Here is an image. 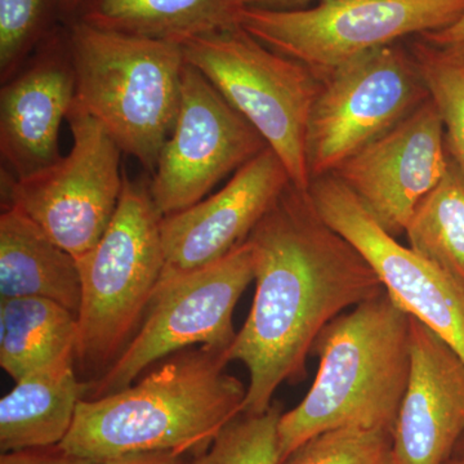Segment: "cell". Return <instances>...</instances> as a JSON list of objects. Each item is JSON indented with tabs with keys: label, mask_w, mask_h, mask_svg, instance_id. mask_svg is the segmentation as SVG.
<instances>
[{
	"label": "cell",
	"mask_w": 464,
	"mask_h": 464,
	"mask_svg": "<svg viewBox=\"0 0 464 464\" xmlns=\"http://www.w3.org/2000/svg\"><path fill=\"white\" fill-rule=\"evenodd\" d=\"M413 39L409 50L441 116L449 155L464 170V63Z\"/></svg>",
	"instance_id": "7402d4cb"
},
{
	"label": "cell",
	"mask_w": 464,
	"mask_h": 464,
	"mask_svg": "<svg viewBox=\"0 0 464 464\" xmlns=\"http://www.w3.org/2000/svg\"><path fill=\"white\" fill-rule=\"evenodd\" d=\"M74 101L69 38L47 33L0 91V152L12 179L32 176L61 158L60 127Z\"/></svg>",
	"instance_id": "9a60e30c"
},
{
	"label": "cell",
	"mask_w": 464,
	"mask_h": 464,
	"mask_svg": "<svg viewBox=\"0 0 464 464\" xmlns=\"http://www.w3.org/2000/svg\"><path fill=\"white\" fill-rule=\"evenodd\" d=\"M78 335V316L52 299H0V365L14 382L74 364Z\"/></svg>",
	"instance_id": "d6986e66"
},
{
	"label": "cell",
	"mask_w": 464,
	"mask_h": 464,
	"mask_svg": "<svg viewBox=\"0 0 464 464\" xmlns=\"http://www.w3.org/2000/svg\"><path fill=\"white\" fill-rule=\"evenodd\" d=\"M449 163L444 124L430 97L331 176L346 185L375 222L396 237L404 234L415 208L441 181Z\"/></svg>",
	"instance_id": "4fadbf2b"
},
{
	"label": "cell",
	"mask_w": 464,
	"mask_h": 464,
	"mask_svg": "<svg viewBox=\"0 0 464 464\" xmlns=\"http://www.w3.org/2000/svg\"><path fill=\"white\" fill-rule=\"evenodd\" d=\"M447 56L464 63V14L453 25L418 36Z\"/></svg>",
	"instance_id": "4316f807"
},
{
	"label": "cell",
	"mask_w": 464,
	"mask_h": 464,
	"mask_svg": "<svg viewBox=\"0 0 464 464\" xmlns=\"http://www.w3.org/2000/svg\"><path fill=\"white\" fill-rule=\"evenodd\" d=\"M282 464H396L392 433L383 430H332L307 440Z\"/></svg>",
	"instance_id": "cb8c5ba5"
},
{
	"label": "cell",
	"mask_w": 464,
	"mask_h": 464,
	"mask_svg": "<svg viewBox=\"0 0 464 464\" xmlns=\"http://www.w3.org/2000/svg\"><path fill=\"white\" fill-rule=\"evenodd\" d=\"M248 241L256 295L226 359L249 372L243 414H262L282 384L304 380L324 329L386 289L359 250L320 217L308 191L293 183Z\"/></svg>",
	"instance_id": "6da1fadb"
},
{
	"label": "cell",
	"mask_w": 464,
	"mask_h": 464,
	"mask_svg": "<svg viewBox=\"0 0 464 464\" xmlns=\"http://www.w3.org/2000/svg\"><path fill=\"white\" fill-rule=\"evenodd\" d=\"M72 148L52 166L7 183V206L75 259L102 239L123 191V151L103 125L74 101L66 118Z\"/></svg>",
	"instance_id": "30bf717a"
},
{
	"label": "cell",
	"mask_w": 464,
	"mask_h": 464,
	"mask_svg": "<svg viewBox=\"0 0 464 464\" xmlns=\"http://www.w3.org/2000/svg\"><path fill=\"white\" fill-rule=\"evenodd\" d=\"M199 70L283 161L293 185L308 191V119L322 82L310 67L266 47L240 26L181 43Z\"/></svg>",
	"instance_id": "8992f818"
},
{
	"label": "cell",
	"mask_w": 464,
	"mask_h": 464,
	"mask_svg": "<svg viewBox=\"0 0 464 464\" xmlns=\"http://www.w3.org/2000/svg\"><path fill=\"white\" fill-rule=\"evenodd\" d=\"M0 464H103L83 457L72 456L60 447L25 449L2 453Z\"/></svg>",
	"instance_id": "484cf974"
},
{
	"label": "cell",
	"mask_w": 464,
	"mask_h": 464,
	"mask_svg": "<svg viewBox=\"0 0 464 464\" xmlns=\"http://www.w3.org/2000/svg\"><path fill=\"white\" fill-rule=\"evenodd\" d=\"M52 299L78 316L82 285L78 261L18 208L0 216V299Z\"/></svg>",
	"instance_id": "e0dca14e"
},
{
	"label": "cell",
	"mask_w": 464,
	"mask_h": 464,
	"mask_svg": "<svg viewBox=\"0 0 464 464\" xmlns=\"http://www.w3.org/2000/svg\"><path fill=\"white\" fill-rule=\"evenodd\" d=\"M67 38L75 100L124 154L154 173L179 115L186 65L181 45L100 29L81 18Z\"/></svg>",
	"instance_id": "277c9868"
},
{
	"label": "cell",
	"mask_w": 464,
	"mask_h": 464,
	"mask_svg": "<svg viewBox=\"0 0 464 464\" xmlns=\"http://www.w3.org/2000/svg\"><path fill=\"white\" fill-rule=\"evenodd\" d=\"M308 194L324 221L372 266L391 299L448 342L464 360L462 286L383 230L340 179L331 174L313 179Z\"/></svg>",
	"instance_id": "7c38bea8"
},
{
	"label": "cell",
	"mask_w": 464,
	"mask_h": 464,
	"mask_svg": "<svg viewBox=\"0 0 464 464\" xmlns=\"http://www.w3.org/2000/svg\"><path fill=\"white\" fill-rule=\"evenodd\" d=\"M464 436V360L411 316V373L392 431L396 464H447Z\"/></svg>",
	"instance_id": "2e32d148"
},
{
	"label": "cell",
	"mask_w": 464,
	"mask_h": 464,
	"mask_svg": "<svg viewBox=\"0 0 464 464\" xmlns=\"http://www.w3.org/2000/svg\"><path fill=\"white\" fill-rule=\"evenodd\" d=\"M226 351L183 350L141 381L82 400L58 447L106 462L128 454H201L243 414L248 387L226 372Z\"/></svg>",
	"instance_id": "7a4b0ae2"
},
{
	"label": "cell",
	"mask_w": 464,
	"mask_h": 464,
	"mask_svg": "<svg viewBox=\"0 0 464 464\" xmlns=\"http://www.w3.org/2000/svg\"><path fill=\"white\" fill-rule=\"evenodd\" d=\"M322 0H244L246 7L271 9V11H288V9L306 8L311 3Z\"/></svg>",
	"instance_id": "f1b7e54d"
},
{
	"label": "cell",
	"mask_w": 464,
	"mask_h": 464,
	"mask_svg": "<svg viewBox=\"0 0 464 464\" xmlns=\"http://www.w3.org/2000/svg\"><path fill=\"white\" fill-rule=\"evenodd\" d=\"M90 383L76 377L74 364L57 366L16 382L0 400V450L57 447L66 438Z\"/></svg>",
	"instance_id": "ac0fdd59"
},
{
	"label": "cell",
	"mask_w": 464,
	"mask_h": 464,
	"mask_svg": "<svg viewBox=\"0 0 464 464\" xmlns=\"http://www.w3.org/2000/svg\"><path fill=\"white\" fill-rule=\"evenodd\" d=\"M447 464H464V458H450V459L448 460Z\"/></svg>",
	"instance_id": "1f68e13d"
},
{
	"label": "cell",
	"mask_w": 464,
	"mask_h": 464,
	"mask_svg": "<svg viewBox=\"0 0 464 464\" xmlns=\"http://www.w3.org/2000/svg\"><path fill=\"white\" fill-rule=\"evenodd\" d=\"M255 276L248 240L213 264L161 276L141 326L114 364L90 383V399L130 386L150 365L188 347L227 351L237 337L235 307Z\"/></svg>",
	"instance_id": "ba28073f"
},
{
	"label": "cell",
	"mask_w": 464,
	"mask_h": 464,
	"mask_svg": "<svg viewBox=\"0 0 464 464\" xmlns=\"http://www.w3.org/2000/svg\"><path fill=\"white\" fill-rule=\"evenodd\" d=\"M405 234L409 248L464 289V170L453 159L441 181L415 208Z\"/></svg>",
	"instance_id": "44dd1931"
},
{
	"label": "cell",
	"mask_w": 464,
	"mask_h": 464,
	"mask_svg": "<svg viewBox=\"0 0 464 464\" xmlns=\"http://www.w3.org/2000/svg\"><path fill=\"white\" fill-rule=\"evenodd\" d=\"M161 218L149 186L124 176L108 230L76 259L82 298L75 362L85 371L105 373L145 319L166 265Z\"/></svg>",
	"instance_id": "5b68a950"
},
{
	"label": "cell",
	"mask_w": 464,
	"mask_h": 464,
	"mask_svg": "<svg viewBox=\"0 0 464 464\" xmlns=\"http://www.w3.org/2000/svg\"><path fill=\"white\" fill-rule=\"evenodd\" d=\"M282 414L277 404L262 414H240L219 431L195 464H282Z\"/></svg>",
	"instance_id": "603a6c76"
},
{
	"label": "cell",
	"mask_w": 464,
	"mask_h": 464,
	"mask_svg": "<svg viewBox=\"0 0 464 464\" xmlns=\"http://www.w3.org/2000/svg\"><path fill=\"white\" fill-rule=\"evenodd\" d=\"M457 457L464 458V436L456 449Z\"/></svg>",
	"instance_id": "4dcf8cb0"
},
{
	"label": "cell",
	"mask_w": 464,
	"mask_h": 464,
	"mask_svg": "<svg viewBox=\"0 0 464 464\" xmlns=\"http://www.w3.org/2000/svg\"><path fill=\"white\" fill-rule=\"evenodd\" d=\"M244 0H87L81 20L100 29L179 43L239 26Z\"/></svg>",
	"instance_id": "ffe728a7"
},
{
	"label": "cell",
	"mask_w": 464,
	"mask_h": 464,
	"mask_svg": "<svg viewBox=\"0 0 464 464\" xmlns=\"http://www.w3.org/2000/svg\"><path fill=\"white\" fill-rule=\"evenodd\" d=\"M306 160L311 181L328 176L430 99L413 53L400 43L365 52L317 75Z\"/></svg>",
	"instance_id": "9c48e42d"
},
{
	"label": "cell",
	"mask_w": 464,
	"mask_h": 464,
	"mask_svg": "<svg viewBox=\"0 0 464 464\" xmlns=\"http://www.w3.org/2000/svg\"><path fill=\"white\" fill-rule=\"evenodd\" d=\"M103 464H190L186 456L169 453V451H152V453L128 454V456L106 460ZM192 464H195L192 463Z\"/></svg>",
	"instance_id": "83f0119b"
},
{
	"label": "cell",
	"mask_w": 464,
	"mask_h": 464,
	"mask_svg": "<svg viewBox=\"0 0 464 464\" xmlns=\"http://www.w3.org/2000/svg\"><path fill=\"white\" fill-rule=\"evenodd\" d=\"M85 2L87 0H54L57 8L66 14H74L76 9L83 7Z\"/></svg>",
	"instance_id": "f546056e"
},
{
	"label": "cell",
	"mask_w": 464,
	"mask_h": 464,
	"mask_svg": "<svg viewBox=\"0 0 464 464\" xmlns=\"http://www.w3.org/2000/svg\"><path fill=\"white\" fill-rule=\"evenodd\" d=\"M464 14V0H322L314 7L243 8L239 26L317 75L365 52L439 32Z\"/></svg>",
	"instance_id": "52a82bcc"
},
{
	"label": "cell",
	"mask_w": 464,
	"mask_h": 464,
	"mask_svg": "<svg viewBox=\"0 0 464 464\" xmlns=\"http://www.w3.org/2000/svg\"><path fill=\"white\" fill-rule=\"evenodd\" d=\"M48 0H0V76L9 81L45 32Z\"/></svg>",
	"instance_id": "d4e9b609"
},
{
	"label": "cell",
	"mask_w": 464,
	"mask_h": 464,
	"mask_svg": "<svg viewBox=\"0 0 464 464\" xmlns=\"http://www.w3.org/2000/svg\"><path fill=\"white\" fill-rule=\"evenodd\" d=\"M267 148L215 85L186 63L179 115L149 185L159 213L166 217L195 206Z\"/></svg>",
	"instance_id": "8fae6325"
},
{
	"label": "cell",
	"mask_w": 464,
	"mask_h": 464,
	"mask_svg": "<svg viewBox=\"0 0 464 464\" xmlns=\"http://www.w3.org/2000/svg\"><path fill=\"white\" fill-rule=\"evenodd\" d=\"M313 353L320 359L315 381L280 418L282 463L332 430L392 433L411 373V316L384 290L333 320Z\"/></svg>",
	"instance_id": "3957f363"
},
{
	"label": "cell",
	"mask_w": 464,
	"mask_h": 464,
	"mask_svg": "<svg viewBox=\"0 0 464 464\" xmlns=\"http://www.w3.org/2000/svg\"><path fill=\"white\" fill-rule=\"evenodd\" d=\"M292 183L273 149L240 168L224 188L182 212L161 218V276L188 273L218 261L246 243Z\"/></svg>",
	"instance_id": "5bb4252c"
}]
</instances>
